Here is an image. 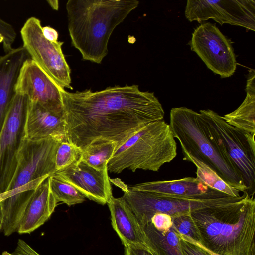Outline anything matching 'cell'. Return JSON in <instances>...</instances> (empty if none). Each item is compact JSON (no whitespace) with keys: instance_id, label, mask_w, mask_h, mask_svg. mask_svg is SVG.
<instances>
[{"instance_id":"32","label":"cell","mask_w":255,"mask_h":255,"mask_svg":"<svg viewBox=\"0 0 255 255\" xmlns=\"http://www.w3.org/2000/svg\"><path fill=\"white\" fill-rule=\"evenodd\" d=\"M125 247V255H153L147 247L129 245Z\"/></svg>"},{"instance_id":"8","label":"cell","mask_w":255,"mask_h":255,"mask_svg":"<svg viewBox=\"0 0 255 255\" xmlns=\"http://www.w3.org/2000/svg\"><path fill=\"white\" fill-rule=\"evenodd\" d=\"M23 47L36 62L62 89H73L71 70L63 53V42H51L44 36L40 20L29 18L20 31Z\"/></svg>"},{"instance_id":"5","label":"cell","mask_w":255,"mask_h":255,"mask_svg":"<svg viewBox=\"0 0 255 255\" xmlns=\"http://www.w3.org/2000/svg\"><path fill=\"white\" fill-rule=\"evenodd\" d=\"M176 155L177 144L170 126L159 120L145 125L117 147L107 169L117 174L127 169L157 172Z\"/></svg>"},{"instance_id":"19","label":"cell","mask_w":255,"mask_h":255,"mask_svg":"<svg viewBox=\"0 0 255 255\" xmlns=\"http://www.w3.org/2000/svg\"><path fill=\"white\" fill-rule=\"evenodd\" d=\"M51 191L49 177L36 189L28 204L17 230L19 234H30L44 224L57 205Z\"/></svg>"},{"instance_id":"9","label":"cell","mask_w":255,"mask_h":255,"mask_svg":"<svg viewBox=\"0 0 255 255\" xmlns=\"http://www.w3.org/2000/svg\"><path fill=\"white\" fill-rule=\"evenodd\" d=\"M29 100L15 94L0 133V194L7 190L18 164L25 137V125Z\"/></svg>"},{"instance_id":"34","label":"cell","mask_w":255,"mask_h":255,"mask_svg":"<svg viewBox=\"0 0 255 255\" xmlns=\"http://www.w3.org/2000/svg\"><path fill=\"white\" fill-rule=\"evenodd\" d=\"M178 234L179 237L180 239L184 240L186 241H188L189 242H190L191 243H193V244L198 246V247H200L201 248L203 249L204 251L207 252L210 255H222L220 254L214 252L212 251V250L207 248L204 246H203L201 243L196 241L194 240L193 239H192L186 236L179 234L178 233Z\"/></svg>"},{"instance_id":"17","label":"cell","mask_w":255,"mask_h":255,"mask_svg":"<svg viewBox=\"0 0 255 255\" xmlns=\"http://www.w3.org/2000/svg\"><path fill=\"white\" fill-rule=\"evenodd\" d=\"M30 58L22 47L13 48L0 57V133L16 94L14 86L24 62Z\"/></svg>"},{"instance_id":"12","label":"cell","mask_w":255,"mask_h":255,"mask_svg":"<svg viewBox=\"0 0 255 255\" xmlns=\"http://www.w3.org/2000/svg\"><path fill=\"white\" fill-rule=\"evenodd\" d=\"M60 143L52 138L31 140L25 137L18 153L15 173L7 191L54 174L55 155Z\"/></svg>"},{"instance_id":"18","label":"cell","mask_w":255,"mask_h":255,"mask_svg":"<svg viewBox=\"0 0 255 255\" xmlns=\"http://www.w3.org/2000/svg\"><path fill=\"white\" fill-rule=\"evenodd\" d=\"M107 204L112 227L124 246L135 245L148 248L143 228L125 200L122 197L115 198L112 196Z\"/></svg>"},{"instance_id":"28","label":"cell","mask_w":255,"mask_h":255,"mask_svg":"<svg viewBox=\"0 0 255 255\" xmlns=\"http://www.w3.org/2000/svg\"><path fill=\"white\" fill-rule=\"evenodd\" d=\"M49 176H45L41 178H39L30 182L28 184L23 186L8 190L3 193H0V202L16 194H21L24 191L35 190Z\"/></svg>"},{"instance_id":"20","label":"cell","mask_w":255,"mask_h":255,"mask_svg":"<svg viewBox=\"0 0 255 255\" xmlns=\"http://www.w3.org/2000/svg\"><path fill=\"white\" fill-rule=\"evenodd\" d=\"M255 71L250 69L247 75L246 96L234 111L223 116L229 125L248 133L255 134Z\"/></svg>"},{"instance_id":"13","label":"cell","mask_w":255,"mask_h":255,"mask_svg":"<svg viewBox=\"0 0 255 255\" xmlns=\"http://www.w3.org/2000/svg\"><path fill=\"white\" fill-rule=\"evenodd\" d=\"M63 90L33 60L23 64L14 86L15 93L52 111L63 112L61 91Z\"/></svg>"},{"instance_id":"31","label":"cell","mask_w":255,"mask_h":255,"mask_svg":"<svg viewBox=\"0 0 255 255\" xmlns=\"http://www.w3.org/2000/svg\"><path fill=\"white\" fill-rule=\"evenodd\" d=\"M180 244L184 255H210L198 246L184 240L180 239Z\"/></svg>"},{"instance_id":"10","label":"cell","mask_w":255,"mask_h":255,"mask_svg":"<svg viewBox=\"0 0 255 255\" xmlns=\"http://www.w3.org/2000/svg\"><path fill=\"white\" fill-rule=\"evenodd\" d=\"M189 45L207 68L221 78L229 77L235 72L237 61L232 42L216 25L206 22L199 25Z\"/></svg>"},{"instance_id":"29","label":"cell","mask_w":255,"mask_h":255,"mask_svg":"<svg viewBox=\"0 0 255 255\" xmlns=\"http://www.w3.org/2000/svg\"><path fill=\"white\" fill-rule=\"evenodd\" d=\"M150 222L158 231L164 233L168 231L173 226L170 215L162 213H157L151 218Z\"/></svg>"},{"instance_id":"33","label":"cell","mask_w":255,"mask_h":255,"mask_svg":"<svg viewBox=\"0 0 255 255\" xmlns=\"http://www.w3.org/2000/svg\"><path fill=\"white\" fill-rule=\"evenodd\" d=\"M42 32L44 36L51 42H57L58 39V33L54 28L50 26L42 27Z\"/></svg>"},{"instance_id":"22","label":"cell","mask_w":255,"mask_h":255,"mask_svg":"<svg viewBox=\"0 0 255 255\" xmlns=\"http://www.w3.org/2000/svg\"><path fill=\"white\" fill-rule=\"evenodd\" d=\"M117 144L113 141L97 139L82 150L81 159L92 167L102 170L114 154Z\"/></svg>"},{"instance_id":"14","label":"cell","mask_w":255,"mask_h":255,"mask_svg":"<svg viewBox=\"0 0 255 255\" xmlns=\"http://www.w3.org/2000/svg\"><path fill=\"white\" fill-rule=\"evenodd\" d=\"M55 173L72 185L85 197L99 204H107L113 196L107 168L98 170L80 159Z\"/></svg>"},{"instance_id":"1","label":"cell","mask_w":255,"mask_h":255,"mask_svg":"<svg viewBox=\"0 0 255 255\" xmlns=\"http://www.w3.org/2000/svg\"><path fill=\"white\" fill-rule=\"evenodd\" d=\"M61 94L67 141L82 150L97 139L114 142L117 148L145 125L164 117L154 93L137 85L98 91L63 89Z\"/></svg>"},{"instance_id":"6","label":"cell","mask_w":255,"mask_h":255,"mask_svg":"<svg viewBox=\"0 0 255 255\" xmlns=\"http://www.w3.org/2000/svg\"><path fill=\"white\" fill-rule=\"evenodd\" d=\"M199 113L212 136L240 172L247 194L255 196V134L229 125L213 110H201Z\"/></svg>"},{"instance_id":"25","label":"cell","mask_w":255,"mask_h":255,"mask_svg":"<svg viewBox=\"0 0 255 255\" xmlns=\"http://www.w3.org/2000/svg\"><path fill=\"white\" fill-rule=\"evenodd\" d=\"M82 150L68 141L61 142L58 147L55 159V170H62L79 161Z\"/></svg>"},{"instance_id":"26","label":"cell","mask_w":255,"mask_h":255,"mask_svg":"<svg viewBox=\"0 0 255 255\" xmlns=\"http://www.w3.org/2000/svg\"><path fill=\"white\" fill-rule=\"evenodd\" d=\"M191 213L172 216V227L179 234L186 236L196 241L201 242L199 232Z\"/></svg>"},{"instance_id":"36","label":"cell","mask_w":255,"mask_h":255,"mask_svg":"<svg viewBox=\"0 0 255 255\" xmlns=\"http://www.w3.org/2000/svg\"><path fill=\"white\" fill-rule=\"evenodd\" d=\"M50 6L55 10L58 9V0H47V1Z\"/></svg>"},{"instance_id":"4","label":"cell","mask_w":255,"mask_h":255,"mask_svg":"<svg viewBox=\"0 0 255 255\" xmlns=\"http://www.w3.org/2000/svg\"><path fill=\"white\" fill-rule=\"evenodd\" d=\"M169 125L182 152L202 162L229 185L247 193L240 172L212 136L200 113L185 107L173 108Z\"/></svg>"},{"instance_id":"7","label":"cell","mask_w":255,"mask_h":255,"mask_svg":"<svg viewBox=\"0 0 255 255\" xmlns=\"http://www.w3.org/2000/svg\"><path fill=\"white\" fill-rule=\"evenodd\" d=\"M110 182L124 192L122 197L129 206L141 226L150 222L157 213L167 214L171 217L191 213L193 211L213 205L233 203L246 196L207 200H196L175 198L155 193L131 189L119 179H110Z\"/></svg>"},{"instance_id":"23","label":"cell","mask_w":255,"mask_h":255,"mask_svg":"<svg viewBox=\"0 0 255 255\" xmlns=\"http://www.w3.org/2000/svg\"><path fill=\"white\" fill-rule=\"evenodd\" d=\"M184 159L193 163L197 168L196 178L209 187L234 197H240L239 190L229 185L210 167L187 153L182 152Z\"/></svg>"},{"instance_id":"27","label":"cell","mask_w":255,"mask_h":255,"mask_svg":"<svg viewBox=\"0 0 255 255\" xmlns=\"http://www.w3.org/2000/svg\"><path fill=\"white\" fill-rule=\"evenodd\" d=\"M15 39L14 30L11 26L0 18V44H2L4 52L12 48V45Z\"/></svg>"},{"instance_id":"11","label":"cell","mask_w":255,"mask_h":255,"mask_svg":"<svg viewBox=\"0 0 255 255\" xmlns=\"http://www.w3.org/2000/svg\"><path fill=\"white\" fill-rule=\"evenodd\" d=\"M185 15L190 22L212 19L255 31V0H188Z\"/></svg>"},{"instance_id":"2","label":"cell","mask_w":255,"mask_h":255,"mask_svg":"<svg viewBox=\"0 0 255 255\" xmlns=\"http://www.w3.org/2000/svg\"><path fill=\"white\" fill-rule=\"evenodd\" d=\"M139 5L136 0H69L66 4L72 45L83 60L100 64L115 28Z\"/></svg>"},{"instance_id":"15","label":"cell","mask_w":255,"mask_h":255,"mask_svg":"<svg viewBox=\"0 0 255 255\" xmlns=\"http://www.w3.org/2000/svg\"><path fill=\"white\" fill-rule=\"evenodd\" d=\"M129 187L135 190L190 200H207L231 196L209 187L196 177H191L172 180L146 182Z\"/></svg>"},{"instance_id":"24","label":"cell","mask_w":255,"mask_h":255,"mask_svg":"<svg viewBox=\"0 0 255 255\" xmlns=\"http://www.w3.org/2000/svg\"><path fill=\"white\" fill-rule=\"evenodd\" d=\"M49 180L51 191L57 203L62 202L71 206L85 200L81 192L56 173L49 176Z\"/></svg>"},{"instance_id":"35","label":"cell","mask_w":255,"mask_h":255,"mask_svg":"<svg viewBox=\"0 0 255 255\" xmlns=\"http://www.w3.org/2000/svg\"><path fill=\"white\" fill-rule=\"evenodd\" d=\"M3 224V213L1 202H0V232L2 230Z\"/></svg>"},{"instance_id":"30","label":"cell","mask_w":255,"mask_h":255,"mask_svg":"<svg viewBox=\"0 0 255 255\" xmlns=\"http://www.w3.org/2000/svg\"><path fill=\"white\" fill-rule=\"evenodd\" d=\"M1 255H40L22 239H19L13 253L2 252Z\"/></svg>"},{"instance_id":"3","label":"cell","mask_w":255,"mask_h":255,"mask_svg":"<svg viewBox=\"0 0 255 255\" xmlns=\"http://www.w3.org/2000/svg\"><path fill=\"white\" fill-rule=\"evenodd\" d=\"M201 243L222 255H255V199L240 201L192 211Z\"/></svg>"},{"instance_id":"16","label":"cell","mask_w":255,"mask_h":255,"mask_svg":"<svg viewBox=\"0 0 255 255\" xmlns=\"http://www.w3.org/2000/svg\"><path fill=\"white\" fill-rule=\"evenodd\" d=\"M25 134L31 140L52 138L60 142L67 141L64 112L50 111L29 100Z\"/></svg>"},{"instance_id":"21","label":"cell","mask_w":255,"mask_h":255,"mask_svg":"<svg viewBox=\"0 0 255 255\" xmlns=\"http://www.w3.org/2000/svg\"><path fill=\"white\" fill-rule=\"evenodd\" d=\"M142 227L146 245L153 255H184L180 239L173 227L164 233L156 230L151 222Z\"/></svg>"}]
</instances>
